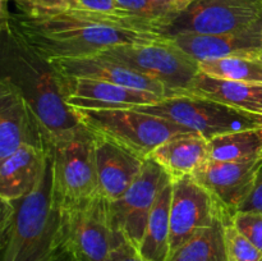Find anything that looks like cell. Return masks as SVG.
I'll use <instances>...</instances> for the list:
<instances>
[{
	"mask_svg": "<svg viewBox=\"0 0 262 261\" xmlns=\"http://www.w3.org/2000/svg\"><path fill=\"white\" fill-rule=\"evenodd\" d=\"M4 10L3 27L48 60L95 56L110 48L163 40L155 25L137 15L102 14L81 9L36 10L15 3Z\"/></svg>",
	"mask_w": 262,
	"mask_h": 261,
	"instance_id": "obj_1",
	"label": "cell"
},
{
	"mask_svg": "<svg viewBox=\"0 0 262 261\" xmlns=\"http://www.w3.org/2000/svg\"><path fill=\"white\" fill-rule=\"evenodd\" d=\"M2 77L19 91L49 143L83 130L76 110L67 102L64 76L8 28H2Z\"/></svg>",
	"mask_w": 262,
	"mask_h": 261,
	"instance_id": "obj_2",
	"label": "cell"
},
{
	"mask_svg": "<svg viewBox=\"0 0 262 261\" xmlns=\"http://www.w3.org/2000/svg\"><path fill=\"white\" fill-rule=\"evenodd\" d=\"M2 261H53L63 248V212L54 194L48 150L45 168L25 197L2 200Z\"/></svg>",
	"mask_w": 262,
	"mask_h": 261,
	"instance_id": "obj_3",
	"label": "cell"
},
{
	"mask_svg": "<svg viewBox=\"0 0 262 261\" xmlns=\"http://www.w3.org/2000/svg\"><path fill=\"white\" fill-rule=\"evenodd\" d=\"M74 110L82 124L92 133L109 138L143 159L150 158L169 138L191 132L165 118L136 109Z\"/></svg>",
	"mask_w": 262,
	"mask_h": 261,
	"instance_id": "obj_4",
	"label": "cell"
},
{
	"mask_svg": "<svg viewBox=\"0 0 262 261\" xmlns=\"http://www.w3.org/2000/svg\"><path fill=\"white\" fill-rule=\"evenodd\" d=\"M63 212V248L82 261H107L124 235L115 225L110 201L101 193Z\"/></svg>",
	"mask_w": 262,
	"mask_h": 261,
	"instance_id": "obj_5",
	"label": "cell"
},
{
	"mask_svg": "<svg viewBox=\"0 0 262 261\" xmlns=\"http://www.w3.org/2000/svg\"><path fill=\"white\" fill-rule=\"evenodd\" d=\"M54 194L61 209L82 204L100 193L94 133L84 128L74 137L49 143Z\"/></svg>",
	"mask_w": 262,
	"mask_h": 261,
	"instance_id": "obj_6",
	"label": "cell"
},
{
	"mask_svg": "<svg viewBox=\"0 0 262 261\" xmlns=\"http://www.w3.org/2000/svg\"><path fill=\"white\" fill-rule=\"evenodd\" d=\"M133 109L165 118L191 132L200 133L206 140L223 133L262 127L261 115L239 112L219 102L189 94L168 97L158 104Z\"/></svg>",
	"mask_w": 262,
	"mask_h": 261,
	"instance_id": "obj_7",
	"label": "cell"
},
{
	"mask_svg": "<svg viewBox=\"0 0 262 261\" xmlns=\"http://www.w3.org/2000/svg\"><path fill=\"white\" fill-rule=\"evenodd\" d=\"M99 55L156 79L179 95L188 94L192 81L200 73L199 61L184 53L170 38L150 44L119 45Z\"/></svg>",
	"mask_w": 262,
	"mask_h": 261,
	"instance_id": "obj_8",
	"label": "cell"
},
{
	"mask_svg": "<svg viewBox=\"0 0 262 261\" xmlns=\"http://www.w3.org/2000/svg\"><path fill=\"white\" fill-rule=\"evenodd\" d=\"M262 20V0H194L177 14L161 35H220L245 30Z\"/></svg>",
	"mask_w": 262,
	"mask_h": 261,
	"instance_id": "obj_9",
	"label": "cell"
},
{
	"mask_svg": "<svg viewBox=\"0 0 262 261\" xmlns=\"http://www.w3.org/2000/svg\"><path fill=\"white\" fill-rule=\"evenodd\" d=\"M171 177L155 160L147 158L142 171L119 197L110 201L113 219L125 240L138 250L145 235L152 207Z\"/></svg>",
	"mask_w": 262,
	"mask_h": 261,
	"instance_id": "obj_10",
	"label": "cell"
},
{
	"mask_svg": "<svg viewBox=\"0 0 262 261\" xmlns=\"http://www.w3.org/2000/svg\"><path fill=\"white\" fill-rule=\"evenodd\" d=\"M220 204L192 174L173 179L170 204V253L210 227Z\"/></svg>",
	"mask_w": 262,
	"mask_h": 261,
	"instance_id": "obj_11",
	"label": "cell"
},
{
	"mask_svg": "<svg viewBox=\"0 0 262 261\" xmlns=\"http://www.w3.org/2000/svg\"><path fill=\"white\" fill-rule=\"evenodd\" d=\"M22 146L48 148L37 119L26 100L8 79H0V160Z\"/></svg>",
	"mask_w": 262,
	"mask_h": 261,
	"instance_id": "obj_12",
	"label": "cell"
},
{
	"mask_svg": "<svg viewBox=\"0 0 262 261\" xmlns=\"http://www.w3.org/2000/svg\"><path fill=\"white\" fill-rule=\"evenodd\" d=\"M64 81L67 102L73 109H133L165 100L164 96L154 92L118 86L109 82L67 76H64Z\"/></svg>",
	"mask_w": 262,
	"mask_h": 261,
	"instance_id": "obj_13",
	"label": "cell"
},
{
	"mask_svg": "<svg viewBox=\"0 0 262 261\" xmlns=\"http://www.w3.org/2000/svg\"><path fill=\"white\" fill-rule=\"evenodd\" d=\"M50 61L61 74L67 77L109 82V83L118 84V86L154 92V94L164 96L165 99L181 96L156 79L138 73L135 69L129 68L124 64L104 58L101 55L77 59H56V60Z\"/></svg>",
	"mask_w": 262,
	"mask_h": 261,
	"instance_id": "obj_14",
	"label": "cell"
},
{
	"mask_svg": "<svg viewBox=\"0 0 262 261\" xmlns=\"http://www.w3.org/2000/svg\"><path fill=\"white\" fill-rule=\"evenodd\" d=\"M261 160L248 163L206 161L192 176L224 209L234 214L255 183Z\"/></svg>",
	"mask_w": 262,
	"mask_h": 261,
	"instance_id": "obj_15",
	"label": "cell"
},
{
	"mask_svg": "<svg viewBox=\"0 0 262 261\" xmlns=\"http://www.w3.org/2000/svg\"><path fill=\"white\" fill-rule=\"evenodd\" d=\"M99 191L109 201L119 199L142 171L146 159L94 133Z\"/></svg>",
	"mask_w": 262,
	"mask_h": 261,
	"instance_id": "obj_16",
	"label": "cell"
},
{
	"mask_svg": "<svg viewBox=\"0 0 262 261\" xmlns=\"http://www.w3.org/2000/svg\"><path fill=\"white\" fill-rule=\"evenodd\" d=\"M170 40L197 61L233 55L262 54V20L234 32L220 35L186 33L170 37Z\"/></svg>",
	"mask_w": 262,
	"mask_h": 261,
	"instance_id": "obj_17",
	"label": "cell"
},
{
	"mask_svg": "<svg viewBox=\"0 0 262 261\" xmlns=\"http://www.w3.org/2000/svg\"><path fill=\"white\" fill-rule=\"evenodd\" d=\"M48 148L22 146L8 158L0 160V200L25 197L32 191L42 176Z\"/></svg>",
	"mask_w": 262,
	"mask_h": 261,
	"instance_id": "obj_18",
	"label": "cell"
},
{
	"mask_svg": "<svg viewBox=\"0 0 262 261\" xmlns=\"http://www.w3.org/2000/svg\"><path fill=\"white\" fill-rule=\"evenodd\" d=\"M188 94L262 117V83L222 79L200 72L192 81Z\"/></svg>",
	"mask_w": 262,
	"mask_h": 261,
	"instance_id": "obj_19",
	"label": "cell"
},
{
	"mask_svg": "<svg viewBox=\"0 0 262 261\" xmlns=\"http://www.w3.org/2000/svg\"><path fill=\"white\" fill-rule=\"evenodd\" d=\"M171 179L193 174L209 161V141L197 132L181 133L159 146L150 156Z\"/></svg>",
	"mask_w": 262,
	"mask_h": 261,
	"instance_id": "obj_20",
	"label": "cell"
},
{
	"mask_svg": "<svg viewBox=\"0 0 262 261\" xmlns=\"http://www.w3.org/2000/svg\"><path fill=\"white\" fill-rule=\"evenodd\" d=\"M173 179L159 193L138 252L146 261H166L170 255V204Z\"/></svg>",
	"mask_w": 262,
	"mask_h": 261,
	"instance_id": "obj_21",
	"label": "cell"
},
{
	"mask_svg": "<svg viewBox=\"0 0 262 261\" xmlns=\"http://www.w3.org/2000/svg\"><path fill=\"white\" fill-rule=\"evenodd\" d=\"M228 211L220 205V210L210 227L200 230L169 255L166 261H229L225 242L224 219Z\"/></svg>",
	"mask_w": 262,
	"mask_h": 261,
	"instance_id": "obj_22",
	"label": "cell"
},
{
	"mask_svg": "<svg viewBox=\"0 0 262 261\" xmlns=\"http://www.w3.org/2000/svg\"><path fill=\"white\" fill-rule=\"evenodd\" d=\"M209 141V160L248 163L262 159V127L234 130Z\"/></svg>",
	"mask_w": 262,
	"mask_h": 261,
	"instance_id": "obj_23",
	"label": "cell"
},
{
	"mask_svg": "<svg viewBox=\"0 0 262 261\" xmlns=\"http://www.w3.org/2000/svg\"><path fill=\"white\" fill-rule=\"evenodd\" d=\"M200 72L230 81L262 83V54L233 55L199 61Z\"/></svg>",
	"mask_w": 262,
	"mask_h": 261,
	"instance_id": "obj_24",
	"label": "cell"
},
{
	"mask_svg": "<svg viewBox=\"0 0 262 261\" xmlns=\"http://www.w3.org/2000/svg\"><path fill=\"white\" fill-rule=\"evenodd\" d=\"M232 215V212H227L224 219L225 242L229 261H262V252L235 228Z\"/></svg>",
	"mask_w": 262,
	"mask_h": 261,
	"instance_id": "obj_25",
	"label": "cell"
},
{
	"mask_svg": "<svg viewBox=\"0 0 262 261\" xmlns=\"http://www.w3.org/2000/svg\"><path fill=\"white\" fill-rule=\"evenodd\" d=\"M118 3L132 14L155 25L160 35L161 30L176 17L155 0H118Z\"/></svg>",
	"mask_w": 262,
	"mask_h": 261,
	"instance_id": "obj_26",
	"label": "cell"
},
{
	"mask_svg": "<svg viewBox=\"0 0 262 261\" xmlns=\"http://www.w3.org/2000/svg\"><path fill=\"white\" fill-rule=\"evenodd\" d=\"M233 224L262 252V214L252 211H235Z\"/></svg>",
	"mask_w": 262,
	"mask_h": 261,
	"instance_id": "obj_27",
	"label": "cell"
},
{
	"mask_svg": "<svg viewBox=\"0 0 262 261\" xmlns=\"http://www.w3.org/2000/svg\"><path fill=\"white\" fill-rule=\"evenodd\" d=\"M69 9H81L90 10L95 13H102V14L120 15V17H129L135 15L125 10L118 0H73L72 7Z\"/></svg>",
	"mask_w": 262,
	"mask_h": 261,
	"instance_id": "obj_28",
	"label": "cell"
},
{
	"mask_svg": "<svg viewBox=\"0 0 262 261\" xmlns=\"http://www.w3.org/2000/svg\"><path fill=\"white\" fill-rule=\"evenodd\" d=\"M237 211H252L262 214V164L256 174L255 183H253L250 194L241 204Z\"/></svg>",
	"mask_w": 262,
	"mask_h": 261,
	"instance_id": "obj_29",
	"label": "cell"
},
{
	"mask_svg": "<svg viewBox=\"0 0 262 261\" xmlns=\"http://www.w3.org/2000/svg\"><path fill=\"white\" fill-rule=\"evenodd\" d=\"M22 7L36 10H64L72 7L73 0H13Z\"/></svg>",
	"mask_w": 262,
	"mask_h": 261,
	"instance_id": "obj_30",
	"label": "cell"
},
{
	"mask_svg": "<svg viewBox=\"0 0 262 261\" xmlns=\"http://www.w3.org/2000/svg\"><path fill=\"white\" fill-rule=\"evenodd\" d=\"M107 261H146L128 241H124L109 257Z\"/></svg>",
	"mask_w": 262,
	"mask_h": 261,
	"instance_id": "obj_31",
	"label": "cell"
},
{
	"mask_svg": "<svg viewBox=\"0 0 262 261\" xmlns=\"http://www.w3.org/2000/svg\"><path fill=\"white\" fill-rule=\"evenodd\" d=\"M155 2L163 5L173 15H177L183 12V10H186L194 0H155Z\"/></svg>",
	"mask_w": 262,
	"mask_h": 261,
	"instance_id": "obj_32",
	"label": "cell"
},
{
	"mask_svg": "<svg viewBox=\"0 0 262 261\" xmlns=\"http://www.w3.org/2000/svg\"><path fill=\"white\" fill-rule=\"evenodd\" d=\"M53 261H82V260H79L73 252H71V251L67 250V248H61V250L59 251L58 255L54 257Z\"/></svg>",
	"mask_w": 262,
	"mask_h": 261,
	"instance_id": "obj_33",
	"label": "cell"
}]
</instances>
